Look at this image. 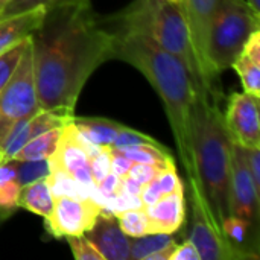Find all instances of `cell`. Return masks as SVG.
<instances>
[{
  "label": "cell",
  "mask_w": 260,
  "mask_h": 260,
  "mask_svg": "<svg viewBox=\"0 0 260 260\" xmlns=\"http://www.w3.org/2000/svg\"><path fill=\"white\" fill-rule=\"evenodd\" d=\"M172 169V168H171ZM163 169L152 166V165H143V163H133L129 171H128V177H131L133 180H136L137 183H140L142 186H145L146 183L152 181L154 178H157V175L161 172Z\"/></svg>",
  "instance_id": "cell-32"
},
{
  "label": "cell",
  "mask_w": 260,
  "mask_h": 260,
  "mask_svg": "<svg viewBox=\"0 0 260 260\" xmlns=\"http://www.w3.org/2000/svg\"><path fill=\"white\" fill-rule=\"evenodd\" d=\"M157 183H158L160 190H161L163 195L172 193V192H178V190H184L183 181L180 180V177H178V174H177V168L163 169V171L157 175Z\"/></svg>",
  "instance_id": "cell-31"
},
{
  "label": "cell",
  "mask_w": 260,
  "mask_h": 260,
  "mask_svg": "<svg viewBox=\"0 0 260 260\" xmlns=\"http://www.w3.org/2000/svg\"><path fill=\"white\" fill-rule=\"evenodd\" d=\"M8 2H9V0H0V9H2V8H3V6L8 3Z\"/></svg>",
  "instance_id": "cell-38"
},
{
  "label": "cell",
  "mask_w": 260,
  "mask_h": 260,
  "mask_svg": "<svg viewBox=\"0 0 260 260\" xmlns=\"http://www.w3.org/2000/svg\"><path fill=\"white\" fill-rule=\"evenodd\" d=\"M131 248H129V259L133 260H145L149 254L166 248L175 242L174 235L168 233H148L139 238H131Z\"/></svg>",
  "instance_id": "cell-22"
},
{
  "label": "cell",
  "mask_w": 260,
  "mask_h": 260,
  "mask_svg": "<svg viewBox=\"0 0 260 260\" xmlns=\"http://www.w3.org/2000/svg\"><path fill=\"white\" fill-rule=\"evenodd\" d=\"M72 123L90 143L101 148H110L117 134L126 126L105 117H78L76 114L73 116Z\"/></svg>",
  "instance_id": "cell-18"
},
{
  "label": "cell",
  "mask_w": 260,
  "mask_h": 260,
  "mask_svg": "<svg viewBox=\"0 0 260 260\" xmlns=\"http://www.w3.org/2000/svg\"><path fill=\"white\" fill-rule=\"evenodd\" d=\"M221 233L227 244L239 254L241 260L259 259L260 230L257 224L229 215L221 224Z\"/></svg>",
  "instance_id": "cell-15"
},
{
  "label": "cell",
  "mask_w": 260,
  "mask_h": 260,
  "mask_svg": "<svg viewBox=\"0 0 260 260\" xmlns=\"http://www.w3.org/2000/svg\"><path fill=\"white\" fill-rule=\"evenodd\" d=\"M66 241L76 260H104L102 254L96 250V247L90 242V239L85 235L69 236L66 238Z\"/></svg>",
  "instance_id": "cell-27"
},
{
  "label": "cell",
  "mask_w": 260,
  "mask_h": 260,
  "mask_svg": "<svg viewBox=\"0 0 260 260\" xmlns=\"http://www.w3.org/2000/svg\"><path fill=\"white\" fill-rule=\"evenodd\" d=\"M221 98L222 96H215L206 90H197L190 111L195 168L219 233L224 218L229 216L232 157V139L225 129L224 113L219 107Z\"/></svg>",
  "instance_id": "cell-3"
},
{
  "label": "cell",
  "mask_w": 260,
  "mask_h": 260,
  "mask_svg": "<svg viewBox=\"0 0 260 260\" xmlns=\"http://www.w3.org/2000/svg\"><path fill=\"white\" fill-rule=\"evenodd\" d=\"M171 2H177V3H181V0H171Z\"/></svg>",
  "instance_id": "cell-40"
},
{
  "label": "cell",
  "mask_w": 260,
  "mask_h": 260,
  "mask_svg": "<svg viewBox=\"0 0 260 260\" xmlns=\"http://www.w3.org/2000/svg\"><path fill=\"white\" fill-rule=\"evenodd\" d=\"M247 168L253 178L256 189L260 192V149L257 148H244Z\"/></svg>",
  "instance_id": "cell-33"
},
{
  "label": "cell",
  "mask_w": 260,
  "mask_h": 260,
  "mask_svg": "<svg viewBox=\"0 0 260 260\" xmlns=\"http://www.w3.org/2000/svg\"><path fill=\"white\" fill-rule=\"evenodd\" d=\"M105 21L111 23L108 27L111 30H133L149 37L186 66L197 90L209 91L181 3L171 0H133L126 8L105 18Z\"/></svg>",
  "instance_id": "cell-4"
},
{
  "label": "cell",
  "mask_w": 260,
  "mask_h": 260,
  "mask_svg": "<svg viewBox=\"0 0 260 260\" xmlns=\"http://www.w3.org/2000/svg\"><path fill=\"white\" fill-rule=\"evenodd\" d=\"M114 152H119L120 155L126 157L133 163H143V165H152L160 169H171L177 168L174 157L168 148H165L161 143L152 145V143H145V145H134L122 149H110Z\"/></svg>",
  "instance_id": "cell-20"
},
{
  "label": "cell",
  "mask_w": 260,
  "mask_h": 260,
  "mask_svg": "<svg viewBox=\"0 0 260 260\" xmlns=\"http://www.w3.org/2000/svg\"><path fill=\"white\" fill-rule=\"evenodd\" d=\"M256 30H260V12L247 0H219L206 44V59L212 73L219 76L229 70Z\"/></svg>",
  "instance_id": "cell-5"
},
{
  "label": "cell",
  "mask_w": 260,
  "mask_h": 260,
  "mask_svg": "<svg viewBox=\"0 0 260 260\" xmlns=\"http://www.w3.org/2000/svg\"><path fill=\"white\" fill-rule=\"evenodd\" d=\"M101 215V204L91 198L61 195L53 198V210L44 219L46 230L56 239L85 235Z\"/></svg>",
  "instance_id": "cell-8"
},
{
  "label": "cell",
  "mask_w": 260,
  "mask_h": 260,
  "mask_svg": "<svg viewBox=\"0 0 260 260\" xmlns=\"http://www.w3.org/2000/svg\"><path fill=\"white\" fill-rule=\"evenodd\" d=\"M41 110L32 62L30 40L18 66L0 91V145L12 129Z\"/></svg>",
  "instance_id": "cell-6"
},
{
  "label": "cell",
  "mask_w": 260,
  "mask_h": 260,
  "mask_svg": "<svg viewBox=\"0 0 260 260\" xmlns=\"http://www.w3.org/2000/svg\"><path fill=\"white\" fill-rule=\"evenodd\" d=\"M5 161V157H3V154H2V151H0V165Z\"/></svg>",
  "instance_id": "cell-39"
},
{
  "label": "cell",
  "mask_w": 260,
  "mask_h": 260,
  "mask_svg": "<svg viewBox=\"0 0 260 260\" xmlns=\"http://www.w3.org/2000/svg\"><path fill=\"white\" fill-rule=\"evenodd\" d=\"M49 175V161L47 160H32V161H18L17 180L21 186L32 183Z\"/></svg>",
  "instance_id": "cell-26"
},
{
  "label": "cell",
  "mask_w": 260,
  "mask_h": 260,
  "mask_svg": "<svg viewBox=\"0 0 260 260\" xmlns=\"http://www.w3.org/2000/svg\"><path fill=\"white\" fill-rule=\"evenodd\" d=\"M14 213L12 212H9V210H3V209H0V225L6 221V219H9L11 216H12Z\"/></svg>",
  "instance_id": "cell-36"
},
{
  "label": "cell",
  "mask_w": 260,
  "mask_h": 260,
  "mask_svg": "<svg viewBox=\"0 0 260 260\" xmlns=\"http://www.w3.org/2000/svg\"><path fill=\"white\" fill-rule=\"evenodd\" d=\"M219 0H181V6L190 29L193 47L197 50L204 81L209 88V91L215 96H222L219 90V76L213 75L212 70L207 66L206 59V44H207V34L210 27L212 17L215 14V9L218 6Z\"/></svg>",
  "instance_id": "cell-11"
},
{
  "label": "cell",
  "mask_w": 260,
  "mask_h": 260,
  "mask_svg": "<svg viewBox=\"0 0 260 260\" xmlns=\"http://www.w3.org/2000/svg\"><path fill=\"white\" fill-rule=\"evenodd\" d=\"M27 43H29V38L17 43L15 46H12L11 49H8L6 52H3L0 55V91L3 90V87L9 81L11 75L14 73L15 67L18 66L20 58H21Z\"/></svg>",
  "instance_id": "cell-25"
},
{
  "label": "cell",
  "mask_w": 260,
  "mask_h": 260,
  "mask_svg": "<svg viewBox=\"0 0 260 260\" xmlns=\"http://www.w3.org/2000/svg\"><path fill=\"white\" fill-rule=\"evenodd\" d=\"M29 40L41 108L75 111L88 78L110 59L111 30L85 0L46 9Z\"/></svg>",
  "instance_id": "cell-1"
},
{
  "label": "cell",
  "mask_w": 260,
  "mask_h": 260,
  "mask_svg": "<svg viewBox=\"0 0 260 260\" xmlns=\"http://www.w3.org/2000/svg\"><path fill=\"white\" fill-rule=\"evenodd\" d=\"M259 99L248 93H232L224 114L225 129L233 143L260 149Z\"/></svg>",
  "instance_id": "cell-10"
},
{
  "label": "cell",
  "mask_w": 260,
  "mask_h": 260,
  "mask_svg": "<svg viewBox=\"0 0 260 260\" xmlns=\"http://www.w3.org/2000/svg\"><path fill=\"white\" fill-rule=\"evenodd\" d=\"M73 116L75 111L66 108H41L38 113L18 123L3 140V143L0 145V151L5 160L12 158L15 152L34 137L53 128H62L64 125L72 122Z\"/></svg>",
  "instance_id": "cell-12"
},
{
  "label": "cell",
  "mask_w": 260,
  "mask_h": 260,
  "mask_svg": "<svg viewBox=\"0 0 260 260\" xmlns=\"http://www.w3.org/2000/svg\"><path fill=\"white\" fill-rule=\"evenodd\" d=\"M85 236L102 254L104 260H129L131 238L122 232L114 216L99 215Z\"/></svg>",
  "instance_id": "cell-13"
},
{
  "label": "cell",
  "mask_w": 260,
  "mask_h": 260,
  "mask_svg": "<svg viewBox=\"0 0 260 260\" xmlns=\"http://www.w3.org/2000/svg\"><path fill=\"white\" fill-rule=\"evenodd\" d=\"M78 2H85V0H9L0 9V20L6 18V17L17 15L20 12L37 9V8L50 9V8H55V6L69 5V3H78Z\"/></svg>",
  "instance_id": "cell-24"
},
{
  "label": "cell",
  "mask_w": 260,
  "mask_h": 260,
  "mask_svg": "<svg viewBox=\"0 0 260 260\" xmlns=\"http://www.w3.org/2000/svg\"><path fill=\"white\" fill-rule=\"evenodd\" d=\"M145 143L157 145L160 142L155 140L154 137L145 134V133H140V131H136V129H133L129 126H125L117 134V137L114 139L110 149H122V148H128V146H134V145H145Z\"/></svg>",
  "instance_id": "cell-28"
},
{
  "label": "cell",
  "mask_w": 260,
  "mask_h": 260,
  "mask_svg": "<svg viewBox=\"0 0 260 260\" xmlns=\"http://www.w3.org/2000/svg\"><path fill=\"white\" fill-rule=\"evenodd\" d=\"M190 193V233L201 260H241L239 254L227 244L216 229L206 195L198 180H189Z\"/></svg>",
  "instance_id": "cell-7"
},
{
  "label": "cell",
  "mask_w": 260,
  "mask_h": 260,
  "mask_svg": "<svg viewBox=\"0 0 260 260\" xmlns=\"http://www.w3.org/2000/svg\"><path fill=\"white\" fill-rule=\"evenodd\" d=\"M46 14L44 8L20 12L12 17L0 20V55L15 46L17 43L29 38L40 26Z\"/></svg>",
  "instance_id": "cell-16"
},
{
  "label": "cell",
  "mask_w": 260,
  "mask_h": 260,
  "mask_svg": "<svg viewBox=\"0 0 260 260\" xmlns=\"http://www.w3.org/2000/svg\"><path fill=\"white\" fill-rule=\"evenodd\" d=\"M90 166H91L93 180L98 184L102 178H105L111 172V154H110V148H104L101 152H98L94 157H91L90 158Z\"/></svg>",
  "instance_id": "cell-30"
},
{
  "label": "cell",
  "mask_w": 260,
  "mask_h": 260,
  "mask_svg": "<svg viewBox=\"0 0 260 260\" xmlns=\"http://www.w3.org/2000/svg\"><path fill=\"white\" fill-rule=\"evenodd\" d=\"M232 69L239 75L244 91L260 98V30L251 34Z\"/></svg>",
  "instance_id": "cell-17"
},
{
  "label": "cell",
  "mask_w": 260,
  "mask_h": 260,
  "mask_svg": "<svg viewBox=\"0 0 260 260\" xmlns=\"http://www.w3.org/2000/svg\"><path fill=\"white\" fill-rule=\"evenodd\" d=\"M111 154V172L116 174L117 177H123L128 174L133 161H129L126 157L120 155L119 152H114V151H110Z\"/></svg>",
  "instance_id": "cell-35"
},
{
  "label": "cell",
  "mask_w": 260,
  "mask_h": 260,
  "mask_svg": "<svg viewBox=\"0 0 260 260\" xmlns=\"http://www.w3.org/2000/svg\"><path fill=\"white\" fill-rule=\"evenodd\" d=\"M20 190H21V184L17 180V177L5 183H0V209L14 213L18 209L17 203H18Z\"/></svg>",
  "instance_id": "cell-29"
},
{
  "label": "cell",
  "mask_w": 260,
  "mask_h": 260,
  "mask_svg": "<svg viewBox=\"0 0 260 260\" xmlns=\"http://www.w3.org/2000/svg\"><path fill=\"white\" fill-rule=\"evenodd\" d=\"M62 128H53L49 129L27 143H24L12 157L18 161H32V160H47L56 149L59 137H61Z\"/></svg>",
  "instance_id": "cell-21"
},
{
  "label": "cell",
  "mask_w": 260,
  "mask_h": 260,
  "mask_svg": "<svg viewBox=\"0 0 260 260\" xmlns=\"http://www.w3.org/2000/svg\"><path fill=\"white\" fill-rule=\"evenodd\" d=\"M111 34L110 59L128 62L154 87L165 105L187 180H198L190 133V111L197 96V85L190 72L177 56L143 34L133 30H111Z\"/></svg>",
  "instance_id": "cell-2"
},
{
  "label": "cell",
  "mask_w": 260,
  "mask_h": 260,
  "mask_svg": "<svg viewBox=\"0 0 260 260\" xmlns=\"http://www.w3.org/2000/svg\"><path fill=\"white\" fill-rule=\"evenodd\" d=\"M229 215L244 218L253 224L260 222V192L256 189L247 168L244 148L232 142Z\"/></svg>",
  "instance_id": "cell-9"
},
{
  "label": "cell",
  "mask_w": 260,
  "mask_h": 260,
  "mask_svg": "<svg viewBox=\"0 0 260 260\" xmlns=\"http://www.w3.org/2000/svg\"><path fill=\"white\" fill-rule=\"evenodd\" d=\"M17 207L29 210L44 219L49 218L53 210V195L50 192L47 177L21 186Z\"/></svg>",
  "instance_id": "cell-19"
},
{
  "label": "cell",
  "mask_w": 260,
  "mask_h": 260,
  "mask_svg": "<svg viewBox=\"0 0 260 260\" xmlns=\"http://www.w3.org/2000/svg\"><path fill=\"white\" fill-rule=\"evenodd\" d=\"M169 260H201L195 245L192 244V241L187 238L186 241H183L181 244L178 242L175 250L171 254Z\"/></svg>",
  "instance_id": "cell-34"
},
{
  "label": "cell",
  "mask_w": 260,
  "mask_h": 260,
  "mask_svg": "<svg viewBox=\"0 0 260 260\" xmlns=\"http://www.w3.org/2000/svg\"><path fill=\"white\" fill-rule=\"evenodd\" d=\"M247 2H248V3L256 9V11H259L260 12V0H247Z\"/></svg>",
  "instance_id": "cell-37"
},
{
  "label": "cell",
  "mask_w": 260,
  "mask_h": 260,
  "mask_svg": "<svg viewBox=\"0 0 260 260\" xmlns=\"http://www.w3.org/2000/svg\"><path fill=\"white\" fill-rule=\"evenodd\" d=\"M143 209L148 216V233L175 235L186 221L184 190L161 195L154 204Z\"/></svg>",
  "instance_id": "cell-14"
},
{
  "label": "cell",
  "mask_w": 260,
  "mask_h": 260,
  "mask_svg": "<svg viewBox=\"0 0 260 260\" xmlns=\"http://www.w3.org/2000/svg\"><path fill=\"white\" fill-rule=\"evenodd\" d=\"M122 232L129 238H139L148 235V216L143 207L128 209L114 215Z\"/></svg>",
  "instance_id": "cell-23"
}]
</instances>
